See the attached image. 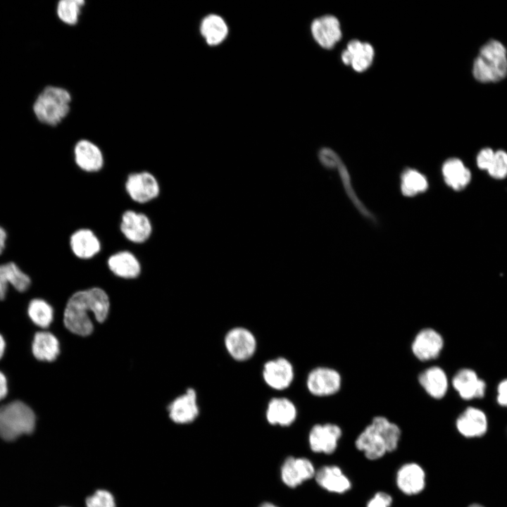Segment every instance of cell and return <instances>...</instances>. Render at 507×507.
<instances>
[{
	"instance_id": "6da1fadb",
	"label": "cell",
	"mask_w": 507,
	"mask_h": 507,
	"mask_svg": "<svg viewBox=\"0 0 507 507\" xmlns=\"http://www.w3.org/2000/svg\"><path fill=\"white\" fill-rule=\"evenodd\" d=\"M110 301L107 293L100 287L80 290L69 298L63 315L65 327L80 336L89 335L94 329L89 313L99 323L104 322L108 315Z\"/></svg>"
},
{
	"instance_id": "7a4b0ae2",
	"label": "cell",
	"mask_w": 507,
	"mask_h": 507,
	"mask_svg": "<svg viewBox=\"0 0 507 507\" xmlns=\"http://www.w3.org/2000/svg\"><path fill=\"white\" fill-rule=\"evenodd\" d=\"M401 435V429L396 423L384 416L377 415L358 434L355 446L366 458L375 461L388 452L394 451Z\"/></svg>"
},
{
	"instance_id": "3957f363",
	"label": "cell",
	"mask_w": 507,
	"mask_h": 507,
	"mask_svg": "<svg viewBox=\"0 0 507 507\" xmlns=\"http://www.w3.org/2000/svg\"><path fill=\"white\" fill-rule=\"evenodd\" d=\"M472 75L480 82H496L507 75V49L496 39L487 41L480 49L472 66Z\"/></svg>"
},
{
	"instance_id": "277c9868",
	"label": "cell",
	"mask_w": 507,
	"mask_h": 507,
	"mask_svg": "<svg viewBox=\"0 0 507 507\" xmlns=\"http://www.w3.org/2000/svg\"><path fill=\"white\" fill-rule=\"evenodd\" d=\"M71 95L64 88L48 86L37 97L33 111L37 120L45 125L56 126L68 114Z\"/></svg>"
},
{
	"instance_id": "5b68a950",
	"label": "cell",
	"mask_w": 507,
	"mask_h": 507,
	"mask_svg": "<svg viewBox=\"0 0 507 507\" xmlns=\"http://www.w3.org/2000/svg\"><path fill=\"white\" fill-rule=\"evenodd\" d=\"M35 423L34 411L21 401H13L0 407V437L6 441L32 433Z\"/></svg>"
},
{
	"instance_id": "8992f818",
	"label": "cell",
	"mask_w": 507,
	"mask_h": 507,
	"mask_svg": "<svg viewBox=\"0 0 507 507\" xmlns=\"http://www.w3.org/2000/svg\"><path fill=\"white\" fill-rule=\"evenodd\" d=\"M125 191L134 202L145 204L156 199L161 194L157 177L147 170L130 173L124 183Z\"/></svg>"
},
{
	"instance_id": "52a82bcc",
	"label": "cell",
	"mask_w": 507,
	"mask_h": 507,
	"mask_svg": "<svg viewBox=\"0 0 507 507\" xmlns=\"http://www.w3.org/2000/svg\"><path fill=\"white\" fill-rule=\"evenodd\" d=\"M119 229L128 242L135 244L146 242L154 231L150 218L146 213L133 209L125 210L121 214Z\"/></svg>"
},
{
	"instance_id": "ba28073f",
	"label": "cell",
	"mask_w": 507,
	"mask_h": 507,
	"mask_svg": "<svg viewBox=\"0 0 507 507\" xmlns=\"http://www.w3.org/2000/svg\"><path fill=\"white\" fill-rule=\"evenodd\" d=\"M342 376L335 369L319 366L312 369L306 378L308 392L315 396H328L337 393L342 387Z\"/></svg>"
},
{
	"instance_id": "9c48e42d",
	"label": "cell",
	"mask_w": 507,
	"mask_h": 507,
	"mask_svg": "<svg viewBox=\"0 0 507 507\" xmlns=\"http://www.w3.org/2000/svg\"><path fill=\"white\" fill-rule=\"evenodd\" d=\"M224 344L230 356L238 361H244L251 358L257 346L254 334L244 327H234L230 329L225 336Z\"/></svg>"
},
{
	"instance_id": "30bf717a",
	"label": "cell",
	"mask_w": 507,
	"mask_h": 507,
	"mask_svg": "<svg viewBox=\"0 0 507 507\" xmlns=\"http://www.w3.org/2000/svg\"><path fill=\"white\" fill-rule=\"evenodd\" d=\"M444 346L442 334L431 327H425L417 332L411 343L413 356L423 362L438 358Z\"/></svg>"
},
{
	"instance_id": "8fae6325",
	"label": "cell",
	"mask_w": 507,
	"mask_h": 507,
	"mask_svg": "<svg viewBox=\"0 0 507 507\" xmlns=\"http://www.w3.org/2000/svg\"><path fill=\"white\" fill-rule=\"evenodd\" d=\"M342 435V430L336 424H315L308 434L310 448L315 453L331 454L336 451Z\"/></svg>"
},
{
	"instance_id": "7c38bea8",
	"label": "cell",
	"mask_w": 507,
	"mask_h": 507,
	"mask_svg": "<svg viewBox=\"0 0 507 507\" xmlns=\"http://www.w3.org/2000/svg\"><path fill=\"white\" fill-rule=\"evenodd\" d=\"M72 254L78 259L89 260L101 251V242L96 232L88 227H80L72 232L69 237Z\"/></svg>"
},
{
	"instance_id": "4fadbf2b",
	"label": "cell",
	"mask_w": 507,
	"mask_h": 507,
	"mask_svg": "<svg viewBox=\"0 0 507 507\" xmlns=\"http://www.w3.org/2000/svg\"><path fill=\"white\" fill-rule=\"evenodd\" d=\"M262 376L270 387L283 390L289 387L294 380V367L287 358L277 357L265 363Z\"/></svg>"
},
{
	"instance_id": "5bb4252c",
	"label": "cell",
	"mask_w": 507,
	"mask_h": 507,
	"mask_svg": "<svg viewBox=\"0 0 507 507\" xmlns=\"http://www.w3.org/2000/svg\"><path fill=\"white\" fill-rule=\"evenodd\" d=\"M73 158L79 169L87 173L101 171L104 165V156L101 149L93 142L80 139L73 148Z\"/></svg>"
},
{
	"instance_id": "9a60e30c",
	"label": "cell",
	"mask_w": 507,
	"mask_h": 507,
	"mask_svg": "<svg viewBox=\"0 0 507 507\" xmlns=\"http://www.w3.org/2000/svg\"><path fill=\"white\" fill-rule=\"evenodd\" d=\"M315 472V467L309 459L289 456L281 466L280 475L286 486L296 488L305 481L314 477Z\"/></svg>"
},
{
	"instance_id": "2e32d148",
	"label": "cell",
	"mask_w": 507,
	"mask_h": 507,
	"mask_svg": "<svg viewBox=\"0 0 507 507\" xmlns=\"http://www.w3.org/2000/svg\"><path fill=\"white\" fill-rule=\"evenodd\" d=\"M425 472L416 463H407L401 465L396 475V484L399 489L406 495L420 494L425 487Z\"/></svg>"
},
{
	"instance_id": "e0dca14e",
	"label": "cell",
	"mask_w": 507,
	"mask_h": 507,
	"mask_svg": "<svg viewBox=\"0 0 507 507\" xmlns=\"http://www.w3.org/2000/svg\"><path fill=\"white\" fill-rule=\"evenodd\" d=\"M109 270L116 277L125 280L138 277L142 273V263L131 251L120 250L111 254L107 259Z\"/></svg>"
},
{
	"instance_id": "ac0fdd59",
	"label": "cell",
	"mask_w": 507,
	"mask_h": 507,
	"mask_svg": "<svg viewBox=\"0 0 507 507\" xmlns=\"http://www.w3.org/2000/svg\"><path fill=\"white\" fill-rule=\"evenodd\" d=\"M311 30L316 42L325 49L332 48L342 37L339 22L332 15L315 18L311 23Z\"/></svg>"
},
{
	"instance_id": "d6986e66",
	"label": "cell",
	"mask_w": 507,
	"mask_h": 507,
	"mask_svg": "<svg viewBox=\"0 0 507 507\" xmlns=\"http://www.w3.org/2000/svg\"><path fill=\"white\" fill-rule=\"evenodd\" d=\"M451 383L453 389L464 400L482 398L484 396L486 384L472 369L459 370L453 377Z\"/></svg>"
},
{
	"instance_id": "ffe728a7",
	"label": "cell",
	"mask_w": 507,
	"mask_h": 507,
	"mask_svg": "<svg viewBox=\"0 0 507 507\" xmlns=\"http://www.w3.org/2000/svg\"><path fill=\"white\" fill-rule=\"evenodd\" d=\"M168 408L169 417L174 423L187 424L193 422L199 413L195 390L189 388L171 402Z\"/></svg>"
},
{
	"instance_id": "44dd1931",
	"label": "cell",
	"mask_w": 507,
	"mask_h": 507,
	"mask_svg": "<svg viewBox=\"0 0 507 507\" xmlns=\"http://www.w3.org/2000/svg\"><path fill=\"white\" fill-rule=\"evenodd\" d=\"M314 478L321 488L332 493L344 494L351 488L349 478L337 465L321 467L316 470Z\"/></svg>"
},
{
	"instance_id": "7402d4cb",
	"label": "cell",
	"mask_w": 507,
	"mask_h": 507,
	"mask_svg": "<svg viewBox=\"0 0 507 507\" xmlns=\"http://www.w3.org/2000/svg\"><path fill=\"white\" fill-rule=\"evenodd\" d=\"M418 380L432 399H441L446 394L449 380L446 372L439 366L432 365L425 368L418 375Z\"/></svg>"
},
{
	"instance_id": "603a6c76",
	"label": "cell",
	"mask_w": 507,
	"mask_h": 507,
	"mask_svg": "<svg viewBox=\"0 0 507 507\" xmlns=\"http://www.w3.org/2000/svg\"><path fill=\"white\" fill-rule=\"evenodd\" d=\"M373 57L372 45L358 39L351 40L341 56L344 63L351 65L358 72L365 70L371 65Z\"/></svg>"
},
{
	"instance_id": "cb8c5ba5",
	"label": "cell",
	"mask_w": 507,
	"mask_h": 507,
	"mask_svg": "<svg viewBox=\"0 0 507 507\" xmlns=\"http://www.w3.org/2000/svg\"><path fill=\"white\" fill-rule=\"evenodd\" d=\"M296 415L295 405L287 398L275 397L268 403L265 417L270 425L289 426L295 421Z\"/></svg>"
},
{
	"instance_id": "d4e9b609",
	"label": "cell",
	"mask_w": 507,
	"mask_h": 507,
	"mask_svg": "<svg viewBox=\"0 0 507 507\" xmlns=\"http://www.w3.org/2000/svg\"><path fill=\"white\" fill-rule=\"evenodd\" d=\"M456 428L464 437H480L487 431V417L477 408H467L457 418Z\"/></svg>"
},
{
	"instance_id": "484cf974",
	"label": "cell",
	"mask_w": 507,
	"mask_h": 507,
	"mask_svg": "<svg viewBox=\"0 0 507 507\" xmlns=\"http://www.w3.org/2000/svg\"><path fill=\"white\" fill-rule=\"evenodd\" d=\"M8 284L23 292L30 287L31 279L15 263L9 262L0 265V300L5 299Z\"/></svg>"
},
{
	"instance_id": "4316f807",
	"label": "cell",
	"mask_w": 507,
	"mask_h": 507,
	"mask_svg": "<svg viewBox=\"0 0 507 507\" xmlns=\"http://www.w3.org/2000/svg\"><path fill=\"white\" fill-rule=\"evenodd\" d=\"M442 170L446 184L456 191L465 188L471 180L470 170L457 158L446 160Z\"/></svg>"
},
{
	"instance_id": "83f0119b",
	"label": "cell",
	"mask_w": 507,
	"mask_h": 507,
	"mask_svg": "<svg viewBox=\"0 0 507 507\" xmlns=\"http://www.w3.org/2000/svg\"><path fill=\"white\" fill-rule=\"evenodd\" d=\"M34 356L42 361H54L60 353L58 339L49 332H37L32 343Z\"/></svg>"
},
{
	"instance_id": "f1b7e54d",
	"label": "cell",
	"mask_w": 507,
	"mask_h": 507,
	"mask_svg": "<svg viewBox=\"0 0 507 507\" xmlns=\"http://www.w3.org/2000/svg\"><path fill=\"white\" fill-rule=\"evenodd\" d=\"M199 30L206 42L211 46L220 44L228 35L226 22L216 14L205 16L201 22Z\"/></svg>"
},
{
	"instance_id": "f546056e",
	"label": "cell",
	"mask_w": 507,
	"mask_h": 507,
	"mask_svg": "<svg viewBox=\"0 0 507 507\" xmlns=\"http://www.w3.org/2000/svg\"><path fill=\"white\" fill-rule=\"evenodd\" d=\"M428 188L427 178L418 170L406 169L401 176V190L406 196H413Z\"/></svg>"
},
{
	"instance_id": "4dcf8cb0",
	"label": "cell",
	"mask_w": 507,
	"mask_h": 507,
	"mask_svg": "<svg viewBox=\"0 0 507 507\" xmlns=\"http://www.w3.org/2000/svg\"><path fill=\"white\" fill-rule=\"evenodd\" d=\"M27 313L36 325L48 327L54 318V311L51 305L42 299H34L28 305Z\"/></svg>"
},
{
	"instance_id": "1f68e13d",
	"label": "cell",
	"mask_w": 507,
	"mask_h": 507,
	"mask_svg": "<svg viewBox=\"0 0 507 507\" xmlns=\"http://www.w3.org/2000/svg\"><path fill=\"white\" fill-rule=\"evenodd\" d=\"M84 4V0H61L56 7L57 15L63 23L74 25L79 20Z\"/></svg>"
},
{
	"instance_id": "d6a6232c",
	"label": "cell",
	"mask_w": 507,
	"mask_h": 507,
	"mask_svg": "<svg viewBox=\"0 0 507 507\" xmlns=\"http://www.w3.org/2000/svg\"><path fill=\"white\" fill-rule=\"evenodd\" d=\"M495 179H503L507 176V152L503 150L495 151L492 165L487 170Z\"/></svg>"
},
{
	"instance_id": "836d02e7",
	"label": "cell",
	"mask_w": 507,
	"mask_h": 507,
	"mask_svg": "<svg viewBox=\"0 0 507 507\" xmlns=\"http://www.w3.org/2000/svg\"><path fill=\"white\" fill-rule=\"evenodd\" d=\"M86 507H115L113 496L104 489H99L86 499Z\"/></svg>"
},
{
	"instance_id": "e575fe53",
	"label": "cell",
	"mask_w": 507,
	"mask_h": 507,
	"mask_svg": "<svg viewBox=\"0 0 507 507\" xmlns=\"http://www.w3.org/2000/svg\"><path fill=\"white\" fill-rule=\"evenodd\" d=\"M495 151L491 148L486 147L481 149L477 154L476 163L477 167L481 170H488L494 157Z\"/></svg>"
},
{
	"instance_id": "d590c367",
	"label": "cell",
	"mask_w": 507,
	"mask_h": 507,
	"mask_svg": "<svg viewBox=\"0 0 507 507\" xmlns=\"http://www.w3.org/2000/svg\"><path fill=\"white\" fill-rule=\"evenodd\" d=\"M318 158L320 163L325 167L330 169L334 168L338 161L340 159L339 156L329 148H323L319 151Z\"/></svg>"
},
{
	"instance_id": "8d00e7d4",
	"label": "cell",
	"mask_w": 507,
	"mask_h": 507,
	"mask_svg": "<svg viewBox=\"0 0 507 507\" xmlns=\"http://www.w3.org/2000/svg\"><path fill=\"white\" fill-rule=\"evenodd\" d=\"M392 497L384 492H378L368 501L366 507H391Z\"/></svg>"
},
{
	"instance_id": "74e56055",
	"label": "cell",
	"mask_w": 507,
	"mask_h": 507,
	"mask_svg": "<svg viewBox=\"0 0 507 507\" xmlns=\"http://www.w3.org/2000/svg\"><path fill=\"white\" fill-rule=\"evenodd\" d=\"M497 401L501 406H507V379L501 381L497 388Z\"/></svg>"
},
{
	"instance_id": "f35d334b",
	"label": "cell",
	"mask_w": 507,
	"mask_h": 507,
	"mask_svg": "<svg viewBox=\"0 0 507 507\" xmlns=\"http://www.w3.org/2000/svg\"><path fill=\"white\" fill-rule=\"evenodd\" d=\"M8 393V383L5 375L0 371V401L4 399Z\"/></svg>"
},
{
	"instance_id": "ab89813d",
	"label": "cell",
	"mask_w": 507,
	"mask_h": 507,
	"mask_svg": "<svg viewBox=\"0 0 507 507\" xmlns=\"http://www.w3.org/2000/svg\"><path fill=\"white\" fill-rule=\"evenodd\" d=\"M7 234L6 230L0 226V254H2L6 246Z\"/></svg>"
},
{
	"instance_id": "60d3db41",
	"label": "cell",
	"mask_w": 507,
	"mask_h": 507,
	"mask_svg": "<svg viewBox=\"0 0 507 507\" xmlns=\"http://www.w3.org/2000/svg\"><path fill=\"white\" fill-rule=\"evenodd\" d=\"M6 349V342L2 337V335L0 334V359L2 358V356L4 354Z\"/></svg>"
},
{
	"instance_id": "b9f144b4",
	"label": "cell",
	"mask_w": 507,
	"mask_h": 507,
	"mask_svg": "<svg viewBox=\"0 0 507 507\" xmlns=\"http://www.w3.org/2000/svg\"><path fill=\"white\" fill-rule=\"evenodd\" d=\"M259 507H277V506L270 502H264Z\"/></svg>"
},
{
	"instance_id": "7bdbcfd3",
	"label": "cell",
	"mask_w": 507,
	"mask_h": 507,
	"mask_svg": "<svg viewBox=\"0 0 507 507\" xmlns=\"http://www.w3.org/2000/svg\"><path fill=\"white\" fill-rule=\"evenodd\" d=\"M469 507H483V506L480 504L475 503V504L470 505Z\"/></svg>"
}]
</instances>
